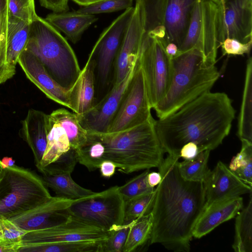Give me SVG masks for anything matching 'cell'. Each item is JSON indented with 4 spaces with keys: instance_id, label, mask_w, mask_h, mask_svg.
I'll list each match as a JSON object with an SVG mask.
<instances>
[{
    "instance_id": "6da1fadb",
    "label": "cell",
    "mask_w": 252,
    "mask_h": 252,
    "mask_svg": "<svg viewBox=\"0 0 252 252\" xmlns=\"http://www.w3.org/2000/svg\"><path fill=\"white\" fill-rule=\"evenodd\" d=\"M179 158L167 155L158 167L161 180L156 188L151 213V244L174 252H188L194 226L206 206L203 182L185 180Z\"/></svg>"
},
{
    "instance_id": "7a4b0ae2",
    "label": "cell",
    "mask_w": 252,
    "mask_h": 252,
    "mask_svg": "<svg viewBox=\"0 0 252 252\" xmlns=\"http://www.w3.org/2000/svg\"><path fill=\"white\" fill-rule=\"evenodd\" d=\"M235 116L228 95L210 91L155 120V126L164 153L180 158L181 149L189 142L195 143L199 153L217 148L229 134Z\"/></svg>"
},
{
    "instance_id": "3957f363",
    "label": "cell",
    "mask_w": 252,
    "mask_h": 252,
    "mask_svg": "<svg viewBox=\"0 0 252 252\" xmlns=\"http://www.w3.org/2000/svg\"><path fill=\"white\" fill-rule=\"evenodd\" d=\"M155 123L152 116L144 123L127 130L115 133H91L104 147V160H111L120 171L129 174L158 168L164 159V152Z\"/></svg>"
},
{
    "instance_id": "277c9868",
    "label": "cell",
    "mask_w": 252,
    "mask_h": 252,
    "mask_svg": "<svg viewBox=\"0 0 252 252\" xmlns=\"http://www.w3.org/2000/svg\"><path fill=\"white\" fill-rule=\"evenodd\" d=\"M172 61L173 75L169 90L153 108L159 119L210 91L220 76L215 64L207 63L196 48L179 53Z\"/></svg>"
},
{
    "instance_id": "5b68a950",
    "label": "cell",
    "mask_w": 252,
    "mask_h": 252,
    "mask_svg": "<svg viewBox=\"0 0 252 252\" xmlns=\"http://www.w3.org/2000/svg\"><path fill=\"white\" fill-rule=\"evenodd\" d=\"M26 49L35 55L52 78L70 90L81 70L75 54L66 39L45 19L37 15L30 23Z\"/></svg>"
},
{
    "instance_id": "8992f818",
    "label": "cell",
    "mask_w": 252,
    "mask_h": 252,
    "mask_svg": "<svg viewBox=\"0 0 252 252\" xmlns=\"http://www.w3.org/2000/svg\"><path fill=\"white\" fill-rule=\"evenodd\" d=\"M41 177L14 165L4 168L0 181V215L7 218L28 211L51 198Z\"/></svg>"
},
{
    "instance_id": "52a82bcc",
    "label": "cell",
    "mask_w": 252,
    "mask_h": 252,
    "mask_svg": "<svg viewBox=\"0 0 252 252\" xmlns=\"http://www.w3.org/2000/svg\"><path fill=\"white\" fill-rule=\"evenodd\" d=\"M221 14L220 1L197 0L179 53L196 48L201 52L207 63L215 64L218 49L222 42Z\"/></svg>"
},
{
    "instance_id": "ba28073f",
    "label": "cell",
    "mask_w": 252,
    "mask_h": 252,
    "mask_svg": "<svg viewBox=\"0 0 252 252\" xmlns=\"http://www.w3.org/2000/svg\"><path fill=\"white\" fill-rule=\"evenodd\" d=\"M125 208V201L115 186L74 200L68 209L74 218L110 232L124 224Z\"/></svg>"
},
{
    "instance_id": "9c48e42d",
    "label": "cell",
    "mask_w": 252,
    "mask_h": 252,
    "mask_svg": "<svg viewBox=\"0 0 252 252\" xmlns=\"http://www.w3.org/2000/svg\"><path fill=\"white\" fill-rule=\"evenodd\" d=\"M147 93L151 108L163 98L173 75L172 58L161 40L144 33L139 55Z\"/></svg>"
},
{
    "instance_id": "30bf717a",
    "label": "cell",
    "mask_w": 252,
    "mask_h": 252,
    "mask_svg": "<svg viewBox=\"0 0 252 252\" xmlns=\"http://www.w3.org/2000/svg\"><path fill=\"white\" fill-rule=\"evenodd\" d=\"M139 57L136 69L107 133L127 130L140 125L152 116Z\"/></svg>"
},
{
    "instance_id": "8fae6325",
    "label": "cell",
    "mask_w": 252,
    "mask_h": 252,
    "mask_svg": "<svg viewBox=\"0 0 252 252\" xmlns=\"http://www.w3.org/2000/svg\"><path fill=\"white\" fill-rule=\"evenodd\" d=\"M134 10V7L126 9L103 30L89 56L95 60L97 77L102 86L109 82L113 64Z\"/></svg>"
},
{
    "instance_id": "7c38bea8",
    "label": "cell",
    "mask_w": 252,
    "mask_h": 252,
    "mask_svg": "<svg viewBox=\"0 0 252 252\" xmlns=\"http://www.w3.org/2000/svg\"><path fill=\"white\" fill-rule=\"evenodd\" d=\"M110 233L71 217L70 220L63 224L27 232L21 238V245L98 241L106 239Z\"/></svg>"
},
{
    "instance_id": "4fadbf2b",
    "label": "cell",
    "mask_w": 252,
    "mask_h": 252,
    "mask_svg": "<svg viewBox=\"0 0 252 252\" xmlns=\"http://www.w3.org/2000/svg\"><path fill=\"white\" fill-rule=\"evenodd\" d=\"M73 200L58 195L52 196L32 209L8 219L27 232L54 227L71 219L68 208Z\"/></svg>"
},
{
    "instance_id": "5bb4252c",
    "label": "cell",
    "mask_w": 252,
    "mask_h": 252,
    "mask_svg": "<svg viewBox=\"0 0 252 252\" xmlns=\"http://www.w3.org/2000/svg\"><path fill=\"white\" fill-rule=\"evenodd\" d=\"M137 61L123 81L114 84L110 91L98 103L94 104L90 111L82 115H77L81 126L87 131L98 133L108 132L134 74Z\"/></svg>"
},
{
    "instance_id": "9a60e30c",
    "label": "cell",
    "mask_w": 252,
    "mask_h": 252,
    "mask_svg": "<svg viewBox=\"0 0 252 252\" xmlns=\"http://www.w3.org/2000/svg\"><path fill=\"white\" fill-rule=\"evenodd\" d=\"M206 206L220 200L252 193V187L239 178L225 164L219 161L208 169L203 182Z\"/></svg>"
},
{
    "instance_id": "2e32d148",
    "label": "cell",
    "mask_w": 252,
    "mask_h": 252,
    "mask_svg": "<svg viewBox=\"0 0 252 252\" xmlns=\"http://www.w3.org/2000/svg\"><path fill=\"white\" fill-rule=\"evenodd\" d=\"M18 63L27 78L47 97L71 109L70 90L63 88L52 78L35 55L24 49Z\"/></svg>"
},
{
    "instance_id": "e0dca14e",
    "label": "cell",
    "mask_w": 252,
    "mask_h": 252,
    "mask_svg": "<svg viewBox=\"0 0 252 252\" xmlns=\"http://www.w3.org/2000/svg\"><path fill=\"white\" fill-rule=\"evenodd\" d=\"M220 1L222 42L228 37L243 43L252 41V7L246 5L242 0Z\"/></svg>"
},
{
    "instance_id": "ac0fdd59",
    "label": "cell",
    "mask_w": 252,
    "mask_h": 252,
    "mask_svg": "<svg viewBox=\"0 0 252 252\" xmlns=\"http://www.w3.org/2000/svg\"><path fill=\"white\" fill-rule=\"evenodd\" d=\"M144 33L138 8L135 4L134 12L115 61V84L123 81L136 63L139 57Z\"/></svg>"
},
{
    "instance_id": "d6986e66",
    "label": "cell",
    "mask_w": 252,
    "mask_h": 252,
    "mask_svg": "<svg viewBox=\"0 0 252 252\" xmlns=\"http://www.w3.org/2000/svg\"><path fill=\"white\" fill-rule=\"evenodd\" d=\"M243 207V200L236 197L215 202L205 207L197 220L192 236L200 238L221 223L234 218Z\"/></svg>"
},
{
    "instance_id": "ffe728a7",
    "label": "cell",
    "mask_w": 252,
    "mask_h": 252,
    "mask_svg": "<svg viewBox=\"0 0 252 252\" xmlns=\"http://www.w3.org/2000/svg\"><path fill=\"white\" fill-rule=\"evenodd\" d=\"M197 0H167L164 26L168 42L179 48L187 32Z\"/></svg>"
},
{
    "instance_id": "44dd1931",
    "label": "cell",
    "mask_w": 252,
    "mask_h": 252,
    "mask_svg": "<svg viewBox=\"0 0 252 252\" xmlns=\"http://www.w3.org/2000/svg\"><path fill=\"white\" fill-rule=\"evenodd\" d=\"M48 118L49 115L31 109L22 123V136L32 152L36 167L47 146Z\"/></svg>"
},
{
    "instance_id": "7402d4cb",
    "label": "cell",
    "mask_w": 252,
    "mask_h": 252,
    "mask_svg": "<svg viewBox=\"0 0 252 252\" xmlns=\"http://www.w3.org/2000/svg\"><path fill=\"white\" fill-rule=\"evenodd\" d=\"M95 60L89 57L74 86L70 90L71 110L77 115H84L94 105Z\"/></svg>"
},
{
    "instance_id": "603a6c76",
    "label": "cell",
    "mask_w": 252,
    "mask_h": 252,
    "mask_svg": "<svg viewBox=\"0 0 252 252\" xmlns=\"http://www.w3.org/2000/svg\"><path fill=\"white\" fill-rule=\"evenodd\" d=\"M45 19L59 32H63L69 41L75 44L80 40L83 32L98 18L94 15L76 11L53 12L48 14Z\"/></svg>"
},
{
    "instance_id": "cb8c5ba5",
    "label": "cell",
    "mask_w": 252,
    "mask_h": 252,
    "mask_svg": "<svg viewBox=\"0 0 252 252\" xmlns=\"http://www.w3.org/2000/svg\"><path fill=\"white\" fill-rule=\"evenodd\" d=\"M138 8L144 32L168 43L164 26L167 0H135Z\"/></svg>"
},
{
    "instance_id": "d4e9b609",
    "label": "cell",
    "mask_w": 252,
    "mask_h": 252,
    "mask_svg": "<svg viewBox=\"0 0 252 252\" xmlns=\"http://www.w3.org/2000/svg\"><path fill=\"white\" fill-rule=\"evenodd\" d=\"M30 23L8 17L7 32L6 64L16 72L19 57L28 41Z\"/></svg>"
},
{
    "instance_id": "484cf974",
    "label": "cell",
    "mask_w": 252,
    "mask_h": 252,
    "mask_svg": "<svg viewBox=\"0 0 252 252\" xmlns=\"http://www.w3.org/2000/svg\"><path fill=\"white\" fill-rule=\"evenodd\" d=\"M70 149L69 141L64 129L50 114L49 115L47 146L37 168L40 171L56 161Z\"/></svg>"
},
{
    "instance_id": "4316f807",
    "label": "cell",
    "mask_w": 252,
    "mask_h": 252,
    "mask_svg": "<svg viewBox=\"0 0 252 252\" xmlns=\"http://www.w3.org/2000/svg\"><path fill=\"white\" fill-rule=\"evenodd\" d=\"M237 135L241 141L252 143V58L247 61L245 84L238 120Z\"/></svg>"
},
{
    "instance_id": "83f0119b",
    "label": "cell",
    "mask_w": 252,
    "mask_h": 252,
    "mask_svg": "<svg viewBox=\"0 0 252 252\" xmlns=\"http://www.w3.org/2000/svg\"><path fill=\"white\" fill-rule=\"evenodd\" d=\"M41 174L46 186L50 188L58 196L75 200L95 192L77 184L72 179L70 173L55 174L41 173Z\"/></svg>"
},
{
    "instance_id": "f1b7e54d",
    "label": "cell",
    "mask_w": 252,
    "mask_h": 252,
    "mask_svg": "<svg viewBox=\"0 0 252 252\" xmlns=\"http://www.w3.org/2000/svg\"><path fill=\"white\" fill-rule=\"evenodd\" d=\"M50 115L64 129L71 149L77 150L86 144L88 132L81 126L76 114L60 108L53 111Z\"/></svg>"
},
{
    "instance_id": "f546056e",
    "label": "cell",
    "mask_w": 252,
    "mask_h": 252,
    "mask_svg": "<svg viewBox=\"0 0 252 252\" xmlns=\"http://www.w3.org/2000/svg\"><path fill=\"white\" fill-rule=\"evenodd\" d=\"M232 248L235 252H252V198L236 216Z\"/></svg>"
},
{
    "instance_id": "4dcf8cb0",
    "label": "cell",
    "mask_w": 252,
    "mask_h": 252,
    "mask_svg": "<svg viewBox=\"0 0 252 252\" xmlns=\"http://www.w3.org/2000/svg\"><path fill=\"white\" fill-rule=\"evenodd\" d=\"M101 241L21 245L18 252H98Z\"/></svg>"
},
{
    "instance_id": "1f68e13d",
    "label": "cell",
    "mask_w": 252,
    "mask_h": 252,
    "mask_svg": "<svg viewBox=\"0 0 252 252\" xmlns=\"http://www.w3.org/2000/svg\"><path fill=\"white\" fill-rule=\"evenodd\" d=\"M152 227L153 216L151 212L132 221L123 252L134 251L149 241Z\"/></svg>"
},
{
    "instance_id": "d6a6232c",
    "label": "cell",
    "mask_w": 252,
    "mask_h": 252,
    "mask_svg": "<svg viewBox=\"0 0 252 252\" xmlns=\"http://www.w3.org/2000/svg\"><path fill=\"white\" fill-rule=\"evenodd\" d=\"M75 151L77 162L85 166L90 171L98 169L100 164L104 160V147L91 132H88V140L86 144Z\"/></svg>"
},
{
    "instance_id": "836d02e7",
    "label": "cell",
    "mask_w": 252,
    "mask_h": 252,
    "mask_svg": "<svg viewBox=\"0 0 252 252\" xmlns=\"http://www.w3.org/2000/svg\"><path fill=\"white\" fill-rule=\"evenodd\" d=\"M210 153L209 150H204L193 158L179 161V170L183 178L189 181L203 182L209 169L207 163Z\"/></svg>"
},
{
    "instance_id": "e575fe53",
    "label": "cell",
    "mask_w": 252,
    "mask_h": 252,
    "mask_svg": "<svg viewBox=\"0 0 252 252\" xmlns=\"http://www.w3.org/2000/svg\"><path fill=\"white\" fill-rule=\"evenodd\" d=\"M241 151L234 157L229 168L241 180L252 185V143L241 141Z\"/></svg>"
},
{
    "instance_id": "d590c367",
    "label": "cell",
    "mask_w": 252,
    "mask_h": 252,
    "mask_svg": "<svg viewBox=\"0 0 252 252\" xmlns=\"http://www.w3.org/2000/svg\"><path fill=\"white\" fill-rule=\"evenodd\" d=\"M156 196L154 191L125 202L124 223H128L151 212Z\"/></svg>"
},
{
    "instance_id": "8d00e7d4",
    "label": "cell",
    "mask_w": 252,
    "mask_h": 252,
    "mask_svg": "<svg viewBox=\"0 0 252 252\" xmlns=\"http://www.w3.org/2000/svg\"><path fill=\"white\" fill-rule=\"evenodd\" d=\"M149 172V169H146L123 186H118L119 191L125 202L155 190L156 188L150 187L148 183Z\"/></svg>"
},
{
    "instance_id": "74e56055",
    "label": "cell",
    "mask_w": 252,
    "mask_h": 252,
    "mask_svg": "<svg viewBox=\"0 0 252 252\" xmlns=\"http://www.w3.org/2000/svg\"><path fill=\"white\" fill-rule=\"evenodd\" d=\"M130 222L124 223L110 231L108 237L100 242L98 252H123Z\"/></svg>"
},
{
    "instance_id": "f35d334b",
    "label": "cell",
    "mask_w": 252,
    "mask_h": 252,
    "mask_svg": "<svg viewBox=\"0 0 252 252\" xmlns=\"http://www.w3.org/2000/svg\"><path fill=\"white\" fill-rule=\"evenodd\" d=\"M8 0H0V73L12 75L15 71L10 70L6 64L7 32L8 20Z\"/></svg>"
},
{
    "instance_id": "ab89813d",
    "label": "cell",
    "mask_w": 252,
    "mask_h": 252,
    "mask_svg": "<svg viewBox=\"0 0 252 252\" xmlns=\"http://www.w3.org/2000/svg\"><path fill=\"white\" fill-rule=\"evenodd\" d=\"M133 0H103L97 2L82 6L76 11L84 14L94 15L111 13L132 7Z\"/></svg>"
},
{
    "instance_id": "60d3db41",
    "label": "cell",
    "mask_w": 252,
    "mask_h": 252,
    "mask_svg": "<svg viewBox=\"0 0 252 252\" xmlns=\"http://www.w3.org/2000/svg\"><path fill=\"white\" fill-rule=\"evenodd\" d=\"M8 17L31 23L37 15L34 0H8Z\"/></svg>"
},
{
    "instance_id": "b9f144b4",
    "label": "cell",
    "mask_w": 252,
    "mask_h": 252,
    "mask_svg": "<svg viewBox=\"0 0 252 252\" xmlns=\"http://www.w3.org/2000/svg\"><path fill=\"white\" fill-rule=\"evenodd\" d=\"M77 162L76 151L70 149L56 161L43 168L39 172L50 174L71 173Z\"/></svg>"
},
{
    "instance_id": "7bdbcfd3",
    "label": "cell",
    "mask_w": 252,
    "mask_h": 252,
    "mask_svg": "<svg viewBox=\"0 0 252 252\" xmlns=\"http://www.w3.org/2000/svg\"><path fill=\"white\" fill-rule=\"evenodd\" d=\"M27 232L9 219L0 215V239L21 242L22 236Z\"/></svg>"
},
{
    "instance_id": "ee69618b",
    "label": "cell",
    "mask_w": 252,
    "mask_h": 252,
    "mask_svg": "<svg viewBox=\"0 0 252 252\" xmlns=\"http://www.w3.org/2000/svg\"><path fill=\"white\" fill-rule=\"evenodd\" d=\"M252 41L243 43L231 38H226L221 43L223 55H243L249 54L252 48Z\"/></svg>"
},
{
    "instance_id": "f6af8a7d",
    "label": "cell",
    "mask_w": 252,
    "mask_h": 252,
    "mask_svg": "<svg viewBox=\"0 0 252 252\" xmlns=\"http://www.w3.org/2000/svg\"><path fill=\"white\" fill-rule=\"evenodd\" d=\"M41 6L55 13L68 11V0H39Z\"/></svg>"
},
{
    "instance_id": "bcb514c9",
    "label": "cell",
    "mask_w": 252,
    "mask_h": 252,
    "mask_svg": "<svg viewBox=\"0 0 252 252\" xmlns=\"http://www.w3.org/2000/svg\"><path fill=\"white\" fill-rule=\"evenodd\" d=\"M199 153L197 145L193 142H189L185 144L181 149L179 157L188 160L193 158Z\"/></svg>"
},
{
    "instance_id": "7dc6e473",
    "label": "cell",
    "mask_w": 252,
    "mask_h": 252,
    "mask_svg": "<svg viewBox=\"0 0 252 252\" xmlns=\"http://www.w3.org/2000/svg\"><path fill=\"white\" fill-rule=\"evenodd\" d=\"M116 166L111 160L105 159L102 161L99 165L98 169L102 176L105 178H110L115 173Z\"/></svg>"
},
{
    "instance_id": "c3c4849f",
    "label": "cell",
    "mask_w": 252,
    "mask_h": 252,
    "mask_svg": "<svg viewBox=\"0 0 252 252\" xmlns=\"http://www.w3.org/2000/svg\"><path fill=\"white\" fill-rule=\"evenodd\" d=\"M161 179V175L159 172H149L147 175L148 183L153 188L157 186L160 183Z\"/></svg>"
},
{
    "instance_id": "681fc988",
    "label": "cell",
    "mask_w": 252,
    "mask_h": 252,
    "mask_svg": "<svg viewBox=\"0 0 252 252\" xmlns=\"http://www.w3.org/2000/svg\"><path fill=\"white\" fill-rule=\"evenodd\" d=\"M166 54L172 59L179 54L178 46L174 43L169 42L165 46Z\"/></svg>"
},
{
    "instance_id": "f907efd6",
    "label": "cell",
    "mask_w": 252,
    "mask_h": 252,
    "mask_svg": "<svg viewBox=\"0 0 252 252\" xmlns=\"http://www.w3.org/2000/svg\"><path fill=\"white\" fill-rule=\"evenodd\" d=\"M1 160L4 169L15 165V160L11 157H4Z\"/></svg>"
},
{
    "instance_id": "816d5d0a",
    "label": "cell",
    "mask_w": 252,
    "mask_h": 252,
    "mask_svg": "<svg viewBox=\"0 0 252 252\" xmlns=\"http://www.w3.org/2000/svg\"><path fill=\"white\" fill-rule=\"evenodd\" d=\"M78 5L85 6H87L103 0H71Z\"/></svg>"
},
{
    "instance_id": "f5cc1de1",
    "label": "cell",
    "mask_w": 252,
    "mask_h": 252,
    "mask_svg": "<svg viewBox=\"0 0 252 252\" xmlns=\"http://www.w3.org/2000/svg\"><path fill=\"white\" fill-rule=\"evenodd\" d=\"M14 75L7 72L0 73V84L4 83L7 80L11 78Z\"/></svg>"
},
{
    "instance_id": "db71d44e",
    "label": "cell",
    "mask_w": 252,
    "mask_h": 252,
    "mask_svg": "<svg viewBox=\"0 0 252 252\" xmlns=\"http://www.w3.org/2000/svg\"><path fill=\"white\" fill-rule=\"evenodd\" d=\"M4 174V169L3 167L1 160L0 159V181L2 179Z\"/></svg>"
},
{
    "instance_id": "11a10c76",
    "label": "cell",
    "mask_w": 252,
    "mask_h": 252,
    "mask_svg": "<svg viewBox=\"0 0 252 252\" xmlns=\"http://www.w3.org/2000/svg\"></svg>"
}]
</instances>
